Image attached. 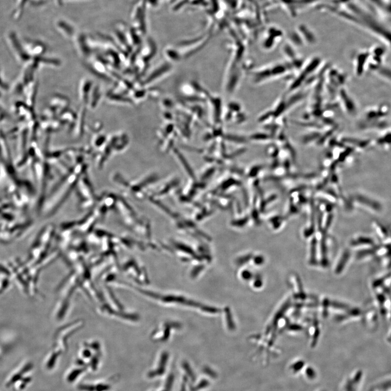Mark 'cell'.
I'll use <instances>...</instances> for the list:
<instances>
[{
    "label": "cell",
    "mask_w": 391,
    "mask_h": 391,
    "mask_svg": "<svg viewBox=\"0 0 391 391\" xmlns=\"http://www.w3.org/2000/svg\"><path fill=\"white\" fill-rule=\"evenodd\" d=\"M31 1L36 4H41L42 3H44L47 0H31Z\"/></svg>",
    "instance_id": "cell-1"
},
{
    "label": "cell",
    "mask_w": 391,
    "mask_h": 391,
    "mask_svg": "<svg viewBox=\"0 0 391 391\" xmlns=\"http://www.w3.org/2000/svg\"><path fill=\"white\" fill-rule=\"evenodd\" d=\"M55 1L57 6H60V7H61L63 5V0H55Z\"/></svg>",
    "instance_id": "cell-2"
}]
</instances>
